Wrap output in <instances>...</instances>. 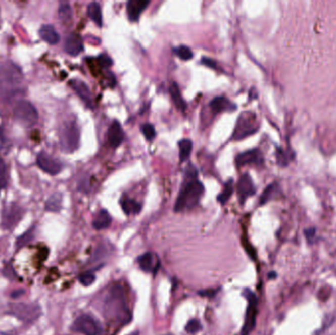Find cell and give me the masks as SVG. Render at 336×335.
Masks as SVG:
<instances>
[{"label":"cell","mask_w":336,"mask_h":335,"mask_svg":"<svg viewBox=\"0 0 336 335\" xmlns=\"http://www.w3.org/2000/svg\"><path fill=\"white\" fill-rule=\"evenodd\" d=\"M105 311L106 316L112 319L125 320V322L130 320L123 287L120 284H114L110 287L105 302Z\"/></svg>","instance_id":"cell-1"},{"label":"cell","mask_w":336,"mask_h":335,"mask_svg":"<svg viewBox=\"0 0 336 335\" xmlns=\"http://www.w3.org/2000/svg\"><path fill=\"white\" fill-rule=\"evenodd\" d=\"M276 190H277V188H276V184H271V185H269V186L265 189V191H264V193L262 194V196H261V201H260L261 205H264L266 202H268V201L272 198V196L275 193Z\"/></svg>","instance_id":"cell-31"},{"label":"cell","mask_w":336,"mask_h":335,"mask_svg":"<svg viewBox=\"0 0 336 335\" xmlns=\"http://www.w3.org/2000/svg\"><path fill=\"white\" fill-rule=\"evenodd\" d=\"M129 335H139V332H133V333H131V334Z\"/></svg>","instance_id":"cell-39"},{"label":"cell","mask_w":336,"mask_h":335,"mask_svg":"<svg viewBox=\"0 0 336 335\" xmlns=\"http://www.w3.org/2000/svg\"><path fill=\"white\" fill-rule=\"evenodd\" d=\"M14 116L18 122L25 127H31L38 120V113L35 106L27 101L18 103L14 108Z\"/></svg>","instance_id":"cell-5"},{"label":"cell","mask_w":336,"mask_h":335,"mask_svg":"<svg viewBox=\"0 0 336 335\" xmlns=\"http://www.w3.org/2000/svg\"><path fill=\"white\" fill-rule=\"evenodd\" d=\"M65 52L72 56H76L83 52L84 43L82 37L77 34H71L66 37L64 44Z\"/></svg>","instance_id":"cell-15"},{"label":"cell","mask_w":336,"mask_h":335,"mask_svg":"<svg viewBox=\"0 0 336 335\" xmlns=\"http://www.w3.org/2000/svg\"><path fill=\"white\" fill-rule=\"evenodd\" d=\"M107 140L111 147L117 148L122 143L124 140V132L122 127L118 121H113L107 132Z\"/></svg>","instance_id":"cell-14"},{"label":"cell","mask_w":336,"mask_h":335,"mask_svg":"<svg viewBox=\"0 0 336 335\" xmlns=\"http://www.w3.org/2000/svg\"><path fill=\"white\" fill-rule=\"evenodd\" d=\"M88 16L99 27H102L103 25V14H102V8L101 5L98 2H91L88 4Z\"/></svg>","instance_id":"cell-22"},{"label":"cell","mask_w":336,"mask_h":335,"mask_svg":"<svg viewBox=\"0 0 336 335\" xmlns=\"http://www.w3.org/2000/svg\"><path fill=\"white\" fill-rule=\"evenodd\" d=\"M204 192V185L196 178H190L177 198L174 211L179 212L193 209L200 203Z\"/></svg>","instance_id":"cell-2"},{"label":"cell","mask_w":336,"mask_h":335,"mask_svg":"<svg viewBox=\"0 0 336 335\" xmlns=\"http://www.w3.org/2000/svg\"><path fill=\"white\" fill-rule=\"evenodd\" d=\"M237 192L239 196V200L242 204L245 202L247 198L256 193L255 185L252 181V178L248 173H245L240 177L237 184Z\"/></svg>","instance_id":"cell-10"},{"label":"cell","mask_w":336,"mask_h":335,"mask_svg":"<svg viewBox=\"0 0 336 335\" xmlns=\"http://www.w3.org/2000/svg\"><path fill=\"white\" fill-rule=\"evenodd\" d=\"M73 330L84 335H100L103 331L101 323L88 315H82L73 324Z\"/></svg>","instance_id":"cell-7"},{"label":"cell","mask_w":336,"mask_h":335,"mask_svg":"<svg viewBox=\"0 0 336 335\" xmlns=\"http://www.w3.org/2000/svg\"><path fill=\"white\" fill-rule=\"evenodd\" d=\"M34 228L28 230L26 233H24L22 236H20L17 240V247L21 248L27 245L29 242H31L34 238Z\"/></svg>","instance_id":"cell-30"},{"label":"cell","mask_w":336,"mask_h":335,"mask_svg":"<svg viewBox=\"0 0 336 335\" xmlns=\"http://www.w3.org/2000/svg\"><path fill=\"white\" fill-rule=\"evenodd\" d=\"M79 281L82 283L84 286H89L95 281V275L91 272H85L80 275Z\"/></svg>","instance_id":"cell-34"},{"label":"cell","mask_w":336,"mask_h":335,"mask_svg":"<svg viewBox=\"0 0 336 335\" xmlns=\"http://www.w3.org/2000/svg\"><path fill=\"white\" fill-rule=\"evenodd\" d=\"M23 215V211L16 205L8 206L4 209L2 213V225L5 228H11L17 224Z\"/></svg>","instance_id":"cell-9"},{"label":"cell","mask_w":336,"mask_h":335,"mask_svg":"<svg viewBox=\"0 0 336 335\" xmlns=\"http://www.w3.org/2000/svg\"><path fill=\"white\" fill-rule=\"evenodd\" d=\"M70 86L77 92V94L84 101L85 104L89 107H92V97L88 88V85L79 79H74L70 81Z\"/></svg>","instance_id":"cell-13"},{"label":"cell","mask_w":336,"mask_h":335,"mask_svg":"<svg viewBox=\"0 0 336 335\" xmlns=\"http://www.w3.org/2000/svg\"><path fill=\"white\" fill-rule=\"evenodd\" d=\"M7 186V168L4 160L0 158V190Z\"/></svg>","instance_id":"cell-32"},{"label":"cell","mask_w":336,"mask_h":335,"mask_svg":"<svg viewBox=\"0 0 336 335\" xmlns=\"http://www.w3.org/2000/svg\"><path fill=\"white\" fill-rule=\"evenodd\" d=\"M36 163L38 167L51 175L58 174L62 169V163L51 155L40 152L36 157Z\"/></svg>","instance_id":"cell-8"},{"label":"cell","mask_w":336,"mask_h":335,"mask_svg":"<svg viewBox=\"0 0 336 335\" xmlns=\"http://www.w3.org/2000/svg\"><path fill=\"white\" fill-rule=\"evenodd\" d=\"M150 1L146 0H130L127 2V14L130 21L136 22L139 20L140 15L149 6Z\"/></svg>","instance_id":"cell-11"},{"label":"cell","mask_w":336,"mask_h":335,"mask_svg":"<svg viewBox=\"0 0 336 335\" xmlns=\"http://www.w3.org/2000/svg\"><path fill=\"white\" fill-rule=\"evenodd\" d=\"M58 14L62 21H64V22L69 21L72 17V9H71L70 5L68 3L61 4L58 9Z\"/></svg>","instance_id":"cell-29"},{"label":"cell","mask_w":336,"mask_h":335,"mask_svg":"<svg viewBox=\"0 0 336 335\" xmlns=\"http://www.w3.org/2000/svg\"><path fill=\"white\" fill-rule=\"evenodd\" d=\"M193 149V142L188 140L184 139L179 141V158L180 161H185L189 159Z\"/></svg>","instance_id":"cell-24"},{"label":"cell","mask_w":336,"mask_h":335,"mask_svg":"<svg viewBox=\"0 0 336 335\" xmlns=\"http://www.w3.org/2000/svg\"><path fill=\"white\" fill-rule=\"evenodd\" d=\"M202 329V324L201 322L198 320V319H192L190 320L186 327H185V330L190 333V334H194V333H197L198 331H200Z\"/></svg>","instance_id":"cell-33"},{"label":"cell","mask_w":336,"mask_h":335,"mask_svg":"<svg viewBox=\"0 0 336 335\" xmlns=\"http://www.w3.org/2000/svg\"><path fill=\"white\" fill-rule=\"evenodd\" d=\"M169 92H170V95L173 100V103L174 105L176 106L178 109H180L181 111H185L186 108H187V106H186V103L184 101V99L182 98V94H181V91L179 89V87L177 85L175 82H172L170 87H169Z\"/></svg>","instance_id":"cell-21"},{"label":"cell","mask_w":336,"mask_h":335,"mask_svg":"<svg viewBox=\"0 0 336 335\" xmlns=\"http://www.w3.org/2000/svg\"><path fill=\"white\" fill-rule=\"evenodd\" d=\"M61 148L66 153L76 151L80 143V132L75 122L69 121L64 124L60 132Z\"/></svg>","instance_id":"cell-4"},{"label":"cell","mask_w":336,"mask_h":335,"mask_svg":"<svg viewBox=\"0 0 336 335\" xmlns=\"http://www.w3.org/2000/svg\"><path fill=\"white\" fill-rule=\"evenodd\" d=\"M258 128L259 126L256 114L251 111H245L238 117L237 123L232 135V140L235 141L243 140L249 136L255 134L258 131Z\"/></svg>","instance_id":"cell-3"},{"label":"cell","mask_w":336,"mask_h":335,"mask_svg":"<svg viewBox=\"0 0 336 335\" xmlns=\"http://www.w3.org/2000/svg\"><path fill=\"white\" fill-rule=\"evenodd\" d=\"M315 234H316V230L314 228H310V229L305 230V236L308 239V241L311 243L313 242L314 238H315Z\"/></svg>","instance_id":"cell-37"},{"label":"cell","mask_w":336,"mask_h":335,"mask_svg":"<svg viewBox=\"0 0 336 335\" xmlns=\"http://www.w3.org/2000/svg\"><path fill=\"white\" fill-rule=\"evenodd\" d=\"M174 52H175L177 56L180 59L185 60V61L192 59L193 56H194L192 51L188 46H186V45H180V46H178L176 49H174Z\"/></svg>","instance_id":"cell-27"},{"label":"cell","mask_w":336,"mask_h":335,"mask_svg":"<svg viewBox=\"0 0 336 335\" xmlns=\"http://www.w3.org/2000/svg\"><path fill=\"white\" fill-rule=\"evenodd\" d=\"M38 33L40 37L50 44H56L60 40V36L52 25H43Z\"/></svg>","instance_id":"cell-19"},{"label":"cell","mask_w":336,"mask_h":335,"mask_svg":"<svg viewBox=\"0 0 336 335\" xmlns=\"http://www.w3.org/2000/svg\"><path fill=\"white\" fill-rule=\"evenodd\" d=\"M112 218L110 214L108 213L106 210H101L95 215L93 221H92V226L93 228L97 230H103L107 228L111 224Z\"/></svg>","instance_id":"cell-20"},{"label":"cell","mask_w":336,"mask_h":335,"mask_svg":"<svg viewBox=\"0 0 336 335\" xmlns=\"http://www.w3.org/2000/svg\"><path fill=\"white\" fill-rule=\"evenodd\" d=\"M138 264L146 272L156 271L159 266V260L153 253H145L138 259Z\"/></svg>","instance_id":"cell-17"},{"label":"cell","mask_w":336,"mask_h":335,"mask_svg":"<svg viewBox=\"0 0 336 335\" xmlns=\"http://www.w3.org/2000/svg\"><path fill=\"white\" fill-rule=\"evenodd\" d=\"M14 314L20 319L31 321L39 316V308L33 305H19L14 307Z\"/></svg>","instance_id":"cell-16"},{"label":"cell","mask_w":336,"mask_h":335,"mask_svg":"<svg viewBox=\"0 0 336 335\" xmlns=\"http://www.w3.org/2000/svg\"><path fill=\"white\" fill-rule=\"evenodd\" d=\"M121 207L123 212L130 215V214H137L141 212V204L136 202L132 199H124L121 201Z\"/></svg>","instance_id":"cell-23"},{"label":"cell","mask_w":336,"mask_h":335,"mask_svg":"<svg viewBox=\"0 0 336 335\" xmlns=\"http://www.w3.org/2000/svg\"><path fill=\"white\" fill-rule=\"evenodd\" d=\"M98 61H99V64L103 67V68H109L112 66L113 62H112V59L107 55V54H101L99 57H98Z\"/></svg>","instance_id":"cell-35"},{"label":"cell","mask_w":336,"mask_h":335,"mask_svg":"<svg viewBox=\"0 0 336 335\" xmlns=\"http://www.w3.org/2000/svg\"><path fill=\"white\" fill-rule=\"evenodd\" d=\"M202 64L210 67V68H217V63L216 61L212 60L211 58H207V57H203L202 58Z\"/></svg>","instance_id":"cell-36"},{"label":"cell","mask_w":336,"mask_h":335,"mask_svg":"<svg viewBox=\"0 0 336 335\" xmlns=\"http://www.w3.org/2000/svg\"><path fill=\"white\" fill-rule=\"evenodd\" d=\"M244 297L247 299L248 308L245 317V322L242 328V335H249L256 326V320L258 315V298L249 289H245L243 292Z\"/></svg>","instance_id":"cell-6"},{"label":"cell","mask_w":336,"mask_h":335,"mask_svg":"<svg viewBox=\"0 0 336 335\" xmlns=\"http://www.w3.org/2000/svg\"><path fill=\"white\" fill-rule=\"evenodd\" d=\"M210 106H211L212 111L215 113H219V112H223V111H233L236 108V106L233 105L228 99H226L224 97H217V98L213 99L210 104Z\"/></svg>","instance_id":"cell-18"},{"label":"cell","mask_w":336,"mask_h":335,"mask_svg":"<svg viewBox=\"0 0 336 335\" xmlns=\"http://www.w3.org/2000/svg\"><path fill=\"white\" fill-rule=\"evenodd\" d=\"M167 335H169V334H167Z\"/></svg>","instance_id":"cell-40"},{"label":"cell","mask_w":336,"mask_h":335,"mask_svg":"<svg viewBox=\"0 0 336 335\" xmlns=\"http://www.w3.org/2000/svg\"><path fill=\"white\" fill-rule=\"evenodd\" d=\"M61 203H62V195L60 193H55L46 202L45 209L50 212H58L61 209Z\"/></svg>","instance_id":"cell-25"},{"label":"cell","mask_w":336,"mask_h":335,"mask_svg":"<svg viewBox=\"0 0 336 335\" xmlns=\"http://www.w3.org/2000/svg\"><path fill=\"white\" fill-rule=\"evenodd\" d=\"M233 179H229L225 184H224V188H223V191L218 195L217 197V201L224 205L231 197V195L233 193Z\"/></svg>","instance_id":"cell-26"},{"label":"cell","mask_w":336,"mask_h":335,"mask_svg":"<svg viewBox=\"0 0 336 335\" xmlns=\"http://www.w3.org/2000/svg\"><path fill=\"white\" fill-rule=\"evenodd\" d=\"M0 140H3V129L0 127Z\"/></svg>","instance_id":"cell-38"},{"label":"cell","mask_w":336,"mask_h":335,"mask_svg":"<svg viewBox=\"0 0 336 335\" xmlns=\"http://www.w3.org/2000/svg\"><path fill=\"white\" fill-rule=\"evenodd\" d=\"M141 130L142 135L148 141H153L157 136L156 129L152 124L147 123L141 125Z\"/></svg>","instance_id":"cell-28"},{"label":"cell","mask_w":336,"mask_h":335,"mask_svg":"<svg viewBox=\"0 0 336 335\" xmlns=\"http://www.w3.org/2000/svg\"><path fill=\"white\" fill-rule=\"evenodd\" d=\"M263 156L261 152L257 149L242 153L236 157V164L238 166H243L246 164H262Z\"/></svg>","instance_id":"cell-12"}]
</instances>
